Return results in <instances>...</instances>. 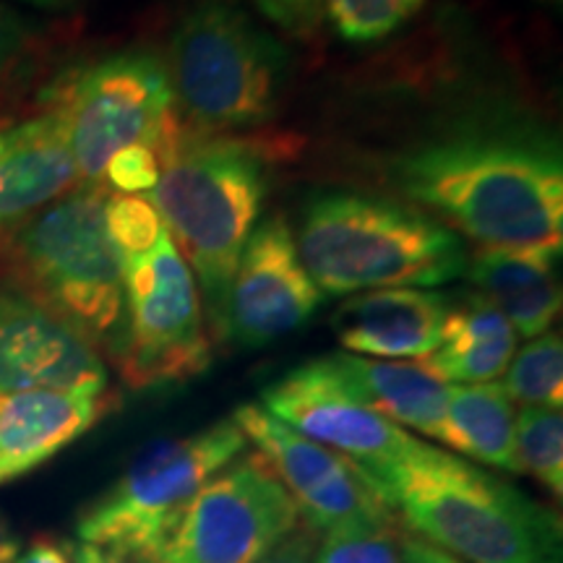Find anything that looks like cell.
<instances>
[{"label": "cell", "instance_id": "obj_1", "mask_svg": "<svg viewBox=\"0 0 563 563\" xmlns=\"http://www.w3.org/2000/svg\"><path fill=\"white\" fill-rule=\"evenodd\" d=\"M397 186L483 249H561L563 162L534 139L467 133L394 165Z\"/></svg>", "mask_w": 563, "mask_h": 563}, {"label": "cell", "instance_id": "obj_33", "mask_svg": "<svg viewBox=\"0 0 563 563\" xmlns=\"http://www.w3.org/2000/svg\"><path fill=\"white\" fill-rule=\"evenodd\" d=\"M68 548V555L74 563H131L121 559V555L104 551L100 545H91V543H81V540H76V543H66Z\"/></svg>", "mask_w": 563, "mask_h": 563}, {"label": "cell", "instance_id": "obj_32", "mask_svg": "<svg viewBox=\"0 0 563 563\" xmlns=\"http://www.w3.org/2000/svg\"><path fill=\"white\" fill-rule=\"evenodd\" d=\"M399 553H402V559L412 561V563H464L460 559H454V555L439 551V548L422 543L418 538H407V534H399Z\"/></svg>", "mask_w": 563, "mask_h": 563}, {"label": "cell", "instance_id": "obj_28", "mask_svg": "<svg viewBox=\"0 0 563 563\" xmlns=\"http://www.w3.org/2000/svg\"><path fill=\"white\" fill-rule=\"evenodd\" d=\"M34 37L37 34H34L32 21L0 0V84L11 79L13 70L26 60V55L32 53Z\"/></svg>", "mask_w": 563, "mask_h": 563}, {"label": "cell", "instance_id": "obj_36", "mask_svg": "<svg viewBox=\"0 0 563 563\" xmlns=\"http://www.w3.org/2000/svg\"><path fill=\"white\" fill-rule=\"evenodd\" d=\"M402 563H412V561H407V559H402Z\"/></svg>", "mask_w": 563, "mask_h": 563}, {"label": "cell", "instance_id": "obj_19", "mask_svg": "<svg viewBox=\"0 0 563 563\" xmlns=\"http://www.w3.org/2000/svg\"><path fill=\"white\" fill-rule=\"evenodd\" d=\"M329 363L371 410L405 431L410 428L415 433L441 441L449 384L433 378L415 361H376L352 352H336L329 355Z\"/></svg>", "mask_w": 563, "mask_h": 563}, {"label": "cell", "instance_id": "obj_5", "mask_svg": "<svg viewBox=\"0 0 563 563\" xmlns=\"http://www.w3.org/2000/svg\"><path fill=\"white\" fill-rule=\"evenodd\" d=\"M104 183H81L21 228L0 235V266L13 290L40 302L97 350L123 329L121 256L104 222Z\"/></svg>", "mask_w": 563, "mask_h": 563}, {"label": "cell", "instance_id": "obj_11", "mask_svg": "<svg viewBox=\"0 0 563 563\" xmlns=\"http://www.w3.org/2000/svg\"><path fill=\"white\" fill-rule=\"evenodd\" d=\"M230 418L292 498L300 525L319 538L350 525H397L376 485L344 454L292 431L262 405H241Z\"/></svg>", "mask_w": 563, "mask_h": 563}, {"label": "cell", "instance_id": "obj_2", "mask_svg": "<svg viewBox=\"0 0 563 563\" xmlns=\"http://www.w3.org/2000/svg\"><path fill=\"white\" fill-rule=\"evenodd\" d=\"M412 538L464 563H563L559 514L426 441L368 473Z\"/></svg>", "mask_w": 563, "mask_h": 563}, {"label": "cell", "instance_id": "obj_8", "mask_svg": "<svg viewBox=\"0 0 563 563\" xmlns=\"http://www.w3.org/2000/svg\"><path fill=\"white\" fill-rule=\"evenodd\" d=\"M47 104L66 123L81 183H102L108 162L125 146L146 144L162 159L183 131L170 74L150 51L112 53L74 68Z\"/></svg>", "mask_w": 563, "mask_h": 563}, {"label": "cell", "instance_id": "obj_25", "mask_svg": "<svg viewBox=\"0 0 563 563\" xmlns=\"http://www.w3.org/2000/svg\"><path fill=\"white\" fill-rule=\"evenodd\" d=\"M104 222L118 256H136L150 251L165 235V222L146 196L108 194L104 201Z\"/></svg>", "mask_w": 563, "mask_h": 563}, {"label": "cell", "instance_id": "obj_14", "mask_svg": "<svg viewBox=\"0 0 563 563\" xmlns=\"http://www.w3.org/2000/svg\"><path fill=\"white\" fill-rule=\"evenodd\" d=\"M108 386L100 350L40 302L0 287V394Z\"/></svg>", "mask_w": 563, "mask_h": 563}, {"label": "cell", "instance_id": "obj_34", "mask_svg": "<svg viewBox=\"0 0 563 563\" xmlns=\"http://www.w3.org/2000/svg\"><path fill=\"white\" fill-rule=\"evenodd\" d=\"M21 551L19 540L13 538L9 522H5V517L0 514V563H13Z\"/></svg>", "mask_w": 563, "mask_h": 563}, {"label": "cell", "instance_id": "obj_21", "mask_svg": "<svg viewBox=\"0 0 563 563\" xmlns=\"http://www.w3.org/2000/svg\"><path fill=\"white\" fill-rule=\"evenodd\" d=\"M517 410L501 382L449 384L441 443L504 473L522 475L514 446Z\"/></svg>", "mask_w": 563, "mask_h": 563}, {"label": "cell", "instance_id": "obj_4", "mask_svg": "<svg viewBox=\"0 0 563 563\" xmlns=\"http://www.w3.org/2000/svg\"><path fill=\"white\" fill-rule=\"evenodd\" d=\"M300 262L321 295H357L386 287H439L467 272L454 230L405 203L368 194H321L306 203Z\"/></svg>", "mask_w": 563, "mask_h": 563}, {"label": "cell", "instance_id": "obj_27", "mask_svg": "<svg viewBox=\"0 0 563 563\" xmlns=\"http://www.w3.org/2000/svg\"><path fill=\"white\" fill-rule=\"evenodd\" d=\"M162 173L159 154L146 144L125 146L108 162L102 183H110L115 194H150Z\"/></svg>", "mask_w": 563, "mask_h": 563}, {"label": "cell", "instance_id": "obj_6", "mask_svg": "<svg viewBox=\"0 0 563 563\" xmlns=\"http://www.w3.org/2000/svg\"><path fill=\"white\" fill-rule=\"evenodd\" d=\"M175 100L203 133L251 131L277 115L287 53L230 0H199L170 40Z\"/></svg>", "mask_w": 563, "mask_h": 563}, {"label": "cell", "instance_id": "obj_18", "mask_svg": "<svg viewBox=\"0 0 563 563\" xmlns=\"http://www.w3.org/2000/svg\"><path fill=\"white\" fill-rule=\"evenodd\" d=\"M561 249H481L470 256L467 277L514 327L534 340L551 332L561 313Z\"/></svg>", "mask_w": 563, "mask_h": 563}, {"label": "cell", "instance_id": "obj_12", "mask_svg": "<svg viewBox=\"0 0 563 563\" xmlns=\"http://www.w3.org/2000/svg\"><path fill=\"white\" fill-rule=\"evenodd\" d=\"M323 295L300 262L295 232L282 214L258 220L232 274L217 342L258 350L300 329Z\"/></svg>", "mask_w": 563, "mask_h": 563}, {"label": "cell", "instance_id": "obj_22", "mask_svg": "<svg viewBox=\"0 0 563 563\" xmlns=\"http://www.w3.org/2000/svg\"><path fill=\"white\" fill-rule=\"evenodd\" d=\"M504 391L522 407H561L563 402V342L559 332L527 340L504 371Z\"/></svg>", "mask_w": 563, "mask_h": 563}, {"label": "cell", "instance_id": "obj_3", "mask_svg": "<svg viewBox=\"0 0 563 563\" xmlns=\"http://www.w3.org/2000/svg\"><path fill=\"white\" fill-rule=\"evenodd\" d=\"M269 191L262 150L235 136L180 131L146 194L199 285L211 342L220 334L238 258Z\"/></svg>", "mask_w": 563, "mask_h": 563}, {"label": "cell", "instance_id": "obj_15", "mask_svg": "<svg viewBox=\"0 0 563 563\" xmlns=\"http://www.w3.org/2000/svg\"><path fill=\"white\" fill-rule=\"evenodd\" d=\"M115 405L110 384L0 394V485L51 462Z\"/></svg>", "mask_w": 563, "mask_h": 563}, {"label": "cell", "instance_id": "obj_16", "mask_svg": "<svg viewBox=\"0 0 563 563\" xmlns=\"http://www.w3.org/2000/svg\"><path fill=\"white\" fill-rule=\"evenodd\" d=\"M446 295L422 287H386L352 295L332 316L340 344L376 361H420L441 344Z\"/></svg>", "mask_w": 563, "mask_h": 563}, {"label": "cell", "instance_id": "obj_29", "mask_svg": "<svg viewBox=\"0 0 563 563\" xmlns=\"http://www.w3.org/2000/svg\"><path fill=\"white\" fill-rule=\"evenodd\" d=\"M253 3L272 24L295 37H308L316 32L323 16V0H253Z\"/></svg>", "mask_w": 563, "mask_h": 563}, {"label": "cell", "instance_id": "obj_10", "mask_svg": "<svg viewBox=\"0 0 563 563\" xmlns=\"http://www.w3.org/2000/svg\"><path fill=\"white\" fill-rule=\"evenodd\" d=\"M300 527V514L256 452L235 456L183 511L146 563H258Z\"/></svg>", "mask_w": 563, "mask_h": 563}, {"label": "cell", "instance_id": "obj_24", "mask_svg": "<svg viewBox=\"0 0 563 563\" xmlns=\"http://www.w3.org/2000/svg\"><path fill=\"white\" fill-rule=\"evenodd\" d=\"M426 0H323V13L347 42H378L405 26Z\"/></svg>", "mask_w": 563, "mask_h": 563}, {"label": "cell", "instance_id": "obj_35", "mask_svg": "<svg viewBox=\"0 0 563 563\" xmlns=\"http://www.w3.org/2000/svg\"><path fill=\"white\" fill-rule=\"evenodd\" d=\"M19 3L34 5L42 11H70L81 3V0H19Z\"/></svg>", "mask_w": 563, "mask_h": 563}, {"label": "cell", "instance_id": "obj_20", "mask_svg": "<svg viewBox=\"0 0 563 563\" xmlns=\"http://www.w3.org/2000/svg\"><path fill=\"white\" fill-rule=\"evenodd\" d=\"M519 336L509 319L481 292L449 302L441 344L415 361L443 384L498 382L509 368Z\"/></svg>", "mask_w": 563, "mask_h": 563}, {"label": "cell", "instance_id": "obj_13", "mask_svg": "<svg viewBox=\"0 0 563 563\" xmlns=\"http://www.w3.org/2000/svg\"><path fill=\"white\" fill-rule=\"evenodd\" d=\"M262 407L306 439L344 454L365 475L397 462L418 441L361 402L329 357L302 363L266 386Z\"/></svg>", "mask_w": 563, "mask_h": 563}, {"label": "cell", "instance_id": "obj_23", "mask_svg": "<svg viewBox=\"0 0 563 563\" xmlns=\"http://www.w3.org/2000/svg\"><path fill=\"white\" fill-rule=\"evenodd\" d=\"M519 470L551 496H563V415L561 407H522L514 428Z\"/></svg>", "mask_w": 563, "mask_h": 563}, {"label": "cell", "instance_id": "obj_17", "mask_svg": "<svg viewBox=\"0 0 563 563\" xmlns=\"http://www.w3.org/2000/svg\"><path fill=\"white\" fill-rule=\"evenodd\" d=\"M79 183L66 123L51 104L0 131V235L21 228Z\"/></svg>", "mask_w": 563, "mask_h": 563}, {"label": "cell", "instance_id": "obj_30", "mask_svg": "<svg viewBox=\"0 0 563 563\" xmlns=\"http://www.w3.org/2000/svg\"><path fill=\"white\" fill-rule=\"evenodd\" d=\"M316 548H319V534L300 525L285 540H279L258 563H313Z\"/></svg>", "mask_w": 563, "mask_h": 563}, {"label": "cell", "instance_id": "obj_31", "mask_svg": "<svg viewBox=\"0 0 563 563\" xmlns=\"http://www.w3.org/2000/svg\"><path fill=\"white\" fill-rule=\"evenodd\" d=\"M13 563H74V561H70L66 545L55 543V540L40 538L26 545L24 551H19Z\"/></svg>", "mask_w": 563, "mask_h": 563}, {"label": "cell", "instance_id": "obj_26", "mask_svg": "<svg viewBox=\"0 0 563 563\" xmlns=\"http://www.w3.org/2000/svg\"><path fill=\"white\" fill-rule=\"evenodd\" d=\"M313 563H402L394 527L350 525L321 534Z\"/></svg>", "mask_w": 563, "mask_h": 563}, {"label": "cell", "instance_id": "obj_7", "mask_svg": "<svg viewBox=\"0 0 563 563\" xmlns=\"http://www.w3.org/2000/svg\"><path fill=\"white\" fill-rule=\"evenodd\" d=\"M245 449L249 441L232 418L154 443L81 514L79 540L131 563H146L196 493Z\"/></svg>", "mask_w": 563, "mask_h": 563}, {"label": "cell", "instance_id": "obj_9", "mask_svg": "<svg viewBox=\"0 0 563 563\" xmlns=\"http://www.w3.org/2000/svg\"><path fill=\"white\" fill-rule=\"evenodd\" d=\"M123 329L112 361L131 389H159L201 376L214 357L194 272L170 232L150 251L121 258Z\"/></svg>", "mask_w": 563, "mask_h": 563}]
</instances>
